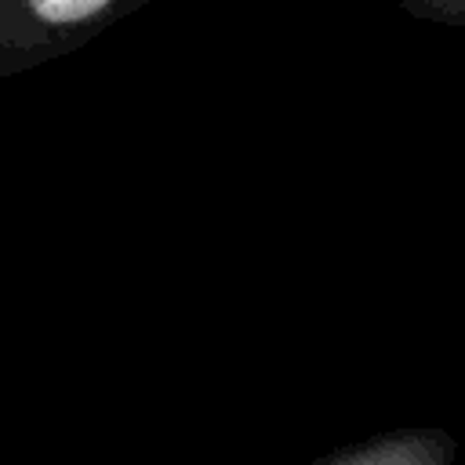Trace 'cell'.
I'll list each match as a JSON object with an SVG mask.
<instances>
[{
    "mask_svg": "<svg viewBox=\"0 0 465 465\" xmlns=\"http://www.w3.org/2000/svg\"><path fill=\"white\" fill-rule=\"evenodd\" d=\"M113 11L116 0H0V80L76 47Z\"/></svg>",
    "mask_w": 465,
    "mask_h": 465,
    "instance_id": "1",
    "label": "cell"
}]
</instances>
